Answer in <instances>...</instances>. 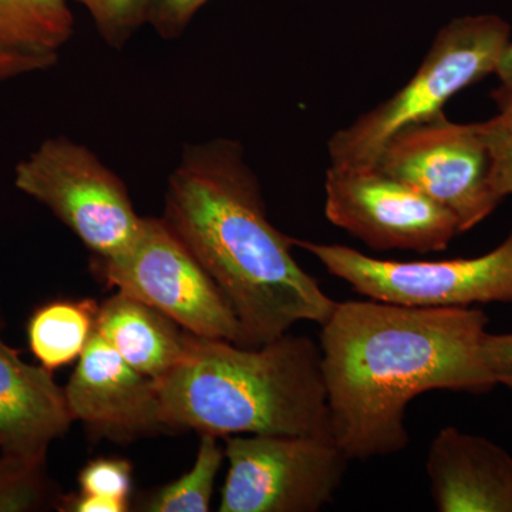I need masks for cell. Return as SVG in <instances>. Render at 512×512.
I'll return each instance as SVG.
<instances>
[{
    "mask_svg": "<svg viewBox=\"0 0 512 512\" xmlns=\"http://www.w3.org/2000/svg\"><path fill=\"white\" fill-rule=\"evenodd\" d=\"M487 325L478 308L336 303L319 340L333 443L350 461L393 456L409 446L417 396L495 389Z\"/></svg>",
    "mask_w": 512,
    "mask_h": 512,
    "instance_id": "1",
    "label": "cell"
},
{
    "mask_svg": "<svg viewBox=\"0 0 512 512\" xmlns=\"http://www.w3.org/2000/svg\"><path fill=\"white\" fill-rule=\"evenodd\" d=\"M161 218L220 286L249 348L332 315L338 302L293 258L296 239L266 217L261 184L238 141L185 146Z\"/></svg>",
    "mask_w": 512,
    "mask_h": 512,
    "instance_id": "2",
    "label": "cell"
},
{
    "mask_svg": "<svg viewBox=\"0 0 512 512\" xmlns=\"http://www.w3.org/2000/svg\"><path fill=\"white\" fill-rule=\"evenodd\" d=\"M156 384L168 429L332 440L322 352L306 335L249 348L187 333L180 362Z\"/></svg>",
    "mask_w": 512,
    "mask_h": 512,
    "instance_id": "3",
    "label": "cell"
},
{
    "mask_svg": "<svg viewBox=\"0 0 512 512\" xmlns=\"http://www.w3.org/2000/svg\"><path fill=\"white\" fill-rule=\"evenodd\" d=\"M510 42V23L500 16L451 20L399 92L329 138L330 165L373 167L394 134L439 116L451 97L495 73Z\"/></svg>",
    "mask_w": 512,
    "mask_h": 512,
    "instance_id": "4",
    "label": "cell"
},
{
    "mask_svg": "<svg viewBox=\"0 0 512 512\" xmlns=\"http://www.w3.org/2000/svg\"><path fill=\"white\" fill-rule=\"evenodd\" d=\"M15 185L49 208L94 258L123 254L143 224L126 183L90 148L67 137L47 138L23 158Z\"/></svg>",
    "mask_w": 512,
    "mask_h": 512,
    "instance_id": "5",
    "label": "cell"
},
{
    "mask_svg": "<svg viewBox=\"0 0 512 512\" xmlns=\"http://www.w3.org/2000/svg\"><path fill=\"white\" fill-rule=\"evenodd\" d=\"M92 266L109 288L153 306L185 332L248 346L220 286L163 218H143L140 232L123 254L93 258Z\"/></svg>",
    "mask_w": 512,
    "mask_h": 512,
    "instance_id": "6",
    "label": "cell"
},
{
    "mask_svg": "<svg viewBox=\"0 0 512 512\" xmlns=\"http://www.w3.org/2000/svg\"><path fill=\"white\" fill-rule=\"evenodd\" d=\"M295 245L367 299L443 308L512 303V232L487 254L444 261H392L345 245L299 239Z\"/></svg>",
    "mask_w": 512,
    "mask_h": 512,
    "instance_id": "7",
    "label": "cell"
},
{
    "mask_svg": "<svg viewBox=\"0 0 512 512\" xmlns=\"http://www.w3.org/2000/svg\"><path fill=\"white\" fill-rule=\"evenodd\" d=\"M493 163L480 123H453L441 113L394 134L375 167L446 208L463 234L503 202L491 184Z\"/></svg>",
    "mask_w": 512,
    "mask_h": 512,
    "instance_id": "8",
    "label": "cell"
},
{
    "mask_svg": "<svg viewBox=\"0 0 512 512\" xmlns=\"http://www.w3.org/2000/svg\"><path fill=\"white\" fill-rule=\"evenodd\" d=\"M221 512H318L342 487L350 460L313 436L225 437Z\"/></svg>",
    "mask_w": 512,
    "mask_h": 512,
    "instance_id": "9",
    "label": "cell"
},
{
    "mask_svg": "<svg viewBox=\"0 0 512 512\" xmlns=\"http://www.w3.org/2000/svg\"><path fill=\"white\" fill-rule=\"evenodd\" d=\"M325 214L335 227L375 251L431 254L461 234L451 212L373 167L326 171Z\"/></svg>",
    "mask_w": 512,
    "mask_h": 512,
    "instance_id": "10",
    "label": "cell"
},
{
    "mask_svg": "<svg viewBox=\"0 0 512 512\" xmlns=\"http://www.w3.org/2000/svg\"><path fill=\"white\" fill-rule=\"evenodd\" d=\"M73 420L97 436L127 440L163 429L156 380L128 365L99 333H94L64 387Z\"/></svg>",
    "mask_w": 512,
    "mask_h": 512,
    "instance_id": "11",
    "label": "cell"
},
{
    "mask_svg": "<svg viewBox=\"0 0 512 512\" xmlns=\"http://www.w3.org/2000/svg\"><path fill=\"white\" fill-rule=\"evenodd\" d=\"M426 470L437 511L512 512V456L491 440L444 427Z\"/></svg>",
    "mask_w": 512,
    "mask_h": 512,
    "instance_id": "12",
    "label": "cell"
},
{
    "mask_svg": "<svg viewBox=\"0 0 512 512\" xmlns=\"http://www.w3.org/2000/svg\"><path fill=\"white\" fill-rule=\"evenodd\" d=\"M3 328L0 316V448L10 456L46 458L73 421L64 389L53 372L20 359L3 340Z\"/></svg>",
    "mask_w": 512,
    "mask_h": 512,
    "instance_id": "13",
    "label": "cell"
},
{
    "mask_svg": "<svg viewBox=\"0 0 512 512\" xmlns=\"http://www.w3.org/2000/svg\"><path fill=\"white\" fill-rule=\"evenodd\" d=\"M97 333L128 365L160 380L183 357L188 332L153 306L117 291L100 305Z\"/></svg>",
    "mask_w": 512,
    "mask_h": 512,
    "instance_id": "14",
    "label": "cell"
},
{
    "mask_svg": "<svg viewBox=\"0 0 512 512\" xmlns=\"http://www.w3.org/2000/svg\"><path fill=\"white\" fill-rule=\"evenodd\" d=\"M100 305L94 299H55L33 311L28 342L33 356L50 372L82 356L94 333Z\"/></svg>",
    "mask_w": 512,
    "mask_h": 512,
    "instance_id": "15",
    "label": "cell"
},
{
    "mask_svg": "<svg viewBox=\"0 0 512 512\" xmlns=\"http://www.w3.org/2000/svg\"><path fill=\"white\" fill-rule=\"evenodd\" d=\"M70 0H0V52L59 57L74 33Z\"/></svg>",
    "mask_w": 512,
    "mask_h": 512,
    "instance_id": "16",
    "label": "cell"
},
{
    "mask_svg": "<svg viewBox=\"0 0 512 512\" xmlns=\"http://www.w3.org/2000/svg\"><path fill=\"white\" fill-rule=\"evenodd\" d=\"M225 448L218 437L201 434L194 467L183 477L151 494L141 505L148 512H207L210 510L215 480L220 473Z\"/></svg>",
    "mask_w": 512,
    "mask_h": 512,
    "instance_id": "17",
    "label": "cell"
},
{
    "mask_svg": "<svg viewBox=\"0 0 512 512\" xmlns=\"http://www.w3.org/2000/svg\"><path fill=\"white\" fill-rule=\"evenodd\" d=\"M62 494L46 471V458L0 456V512L57 508Z\"/></svg>",
    "mask_w": 512,
    "mask_h": 512,
    "instance_id": "18",
    "label": "cell"
},
{
    "mask_svg": "<svg viewBox=\"0 0 512 512\" xmlns=\"http://www.w3.org/2000/svg\"><path fill=\"white\" fill-rule=\"evenodd\" d=\"M90 13L101 39L121 50L138 30L148 25L151 0H70Z\"/></svg>",
    "mask_w": 512,
    "mask_h": 512,
    "instance_id": "19",
    "label": "cell"
},
{
    "mask_svg": "<svg viewBox=\"0 0 512 512\" xmlns=\"http://www.w3.org/2000/svg\"><path fill=\"white\" fill-rule=\"evenodd\" d=\"M133 467L128 460L117 457H100L90 461L80 470L79 484L83 493L113 498L128 503ZM130 504V503H128Z\"/></svg>",
    "mask_w": 512,
    "mask_h": 512,
    "instance_id": "20",
    "label": "cell"
},
{
    "mask_svg": "<svg viewBox=\"0 0 512 512\" xmlns=\"http://www.w3.org/2000/svg\"><path fill=\"white\" fill-rule=\"evenodd\" d=\"M208 0H151L148 25L164 40L184 35L198 10Z\"/></svg>",
    "mask_w": 512,
    "mask_h": 512,
    "instance_id": "21",
    "label": "cell"
},
{
    "mask_svg": "<svg viewBox=\"0 0 512 512\" xmlns=\"http://www.w3.org/2000/svg\"><path fill=\"white\" fill-rule=\"evenodd\" d=\"M484 346L498 384H503L512 393V332L488 333Z\"/></svg>",
    "mask_w": 512,
    "mask_h": 512,
    "instance_id": "22",
    "label": "cell"
},
{
    "mask_svg": "<svg viewBox=\"0 0 512 512\" xmlns=\"http://www.w3.org/2000/svg\"><path fill=\"white\" fill-rule=\"evenodd\" d=\"M59 57L20 55L0 52V82L35 72H45L55 66Z\"/></svg>",
    "mask_w": 512,
    "mask_h": 512,
    "instance_id": "23",
    "label": "cell"
},
{
    "mask_svg": "<svg viewBox=\"0 0 512 512\" xmlns=\"http://www.w3.org/2000/svg\"><path fill=\"white\" fill-rule=\"evenodd\" d=\"M493 147V175L491 184L501 201L512 194V138L490 143Z\"/></svg>",
    "mask_w": 512,
    "mask_h": 512,
    "instance_id": "24",
    "label": "cell"
},
{
    "mask_svg": "<svg viewBox=\"0 0 512 512\" xmlns=\"http://www.w3.org/2000/svg\"><path fill=\"white\" fill-rule=\"evenodd\" d=\"M130 504L113 498L83 493L62 495L57 511L60 512H126Z\"/></svg>",
    "mask_w": 512,
    "mask_h": 512,
    "instance_id": "25",
    "label": "cell"
},
{
    "mask_svg": "<svg viewBox=\"0 0 512 512\" xmlns=\"http://www.w3.org/2000/svg\"><path fill=\"white\" fill-rule=\"evenodd\" d=\"M495 74H497L500 86L493 93V99L497 101L498 107L501 109L512 99V42L505 47Z\"/></svg>",
    "mask_w": 512,
    "mask_h": 512,
    "instance_id": "26",
    "label": "cell"
},
{
    "mask_svg": "<svg viewBox=\"0 0 512 512\" xmlns=\"http://www.w3.org/2000/svg\"><path fill=\"white\" fill-rule=\"evenodd\" d=\"M480 124L490 143L512 138V99L504 107H501L498 116Z\"/></svg>",
    "mask_w": 512,
    "mask_h": 512,
    "instance_id": "27",
    "label": "cell"
}]
</instances>
